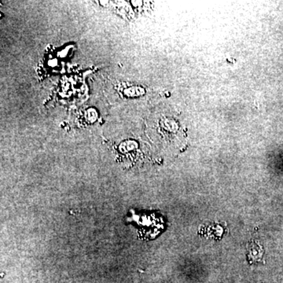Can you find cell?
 Returning a JSON list of instances; mask_svg holds the SVG:
<instances>
[{"instance_id":"1","label":"cell","mask_w":283,"mask_h":283,"mask_svg":"<svg viewBox=\"0 0 283 283\" xmlns=\"http://www.w3.org/2000/svg\"><path fill=\"white\" fill-rule=\"evenodd\" d=\"M264 249L258 241H252L249 243L247 248V258L250 264L260 263L263 260Z\"/></svg>"}]
</instances>
